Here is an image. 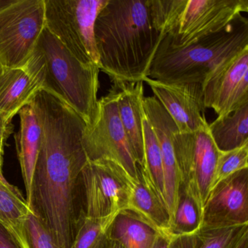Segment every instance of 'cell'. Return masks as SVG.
Returning <instances> with one entry per match:
<instances>
[{"label": "cell", "instance_id": "8fae6325", "mask_svg": "<svg viewBox=\"0 0 248 248\" xmlns=\"http://www.w3.org/2000/svg\"><path fill=\"white\" fill-rule=\"evenodd\" d=\"M206 108L223 117L248 104V47L202 84Z\"/></svg>", "mask_w": 248, "mask_h": 248}, {"label": "cell", "instance_id": "5bb4252c", "mask_svg": "<svg viewBox=\"0 0 248 248\" xmlns=\"http://www.w3.org/2000/svg\"><path fill=\"white\" fill-rule=\"evenodd\" d=\"M143 108L160 147L165 203L172 226L182 186L172 142L174 133L178 130L170 116L155 96H144Z\"/></svg>", "mask_w": 248, "mask_h": 248}, {"label": "cell", "instance_id": "836d02e7", "mask_svg": "<svg viewBox=\"0 0 248 248\" xmlns=\"http://www.w3.org/2000/svg\"><path fill=\"white\" fill-rule=\"evenodd\" d=\"M245 240H244V241H243V242H242V243H241V244H240V245H239V247H238V248H240L241 245H242V243H243V242H245Z\"/></svg>", "mask_w": 248, "mask_h": 248}, {"label": "cell", "instance_id": "ba28073f", "mask_svg": "<svg viewBox=\"0 0 248 248\" xmlns=\"http://www.w3.org/2000/svg\"><path fill=\"white\" fill-rule=\"evenodd\" d=\"M175 158L184 192L197 204L202 218L210 194L219 149L208 124L190 133L175 132L172 138Z\"/></svg>", "mask_w": 248, "mask_h": 248}, {"label": "cell", "instance_id": "44dd1931", "mask_svg": "<svg viewBox=\"0 0 248 248\" xmlns=\"http://www.w3.org/2000/svg\"><path fill=\"white\" fill-rule=\"evenodd\" d=\"M210 136L220 151H229L248 143V104L208 124Z\"/></svg>", "mask_w": 248, "mask_h": 248}, {"label": "cell", "instance_id": "ac0fdd59", "mask_svg": "<svg viewBox=\"0 0 248 248\" xmlns=\"http://www.w3.org/2000/svg\"><path fill=\"white\" fill-rule=\"evenodd\" d=\"M33 211L21 191L10 184L0 171V226L18 248H31L26 224Z\"/></svg>", "mask_w": 248, "mask_h": 248}, {"label": "cell", "instance_id": "4fadbf2b", "mask_svg": "<svg viewBox=\"0 0 248 248\" xmlns=\"http://www.w3.org/2000/svg\"><path fill=\"white\" fill-rule=\"evenodd\" d=\"M248 225V169L216 186L209 194L202 226L227 227Z\"/></svg>", "mask_w": 248, "mask_h": 248}, {"label": "cell", "instance_id": "7a4b0ae2", "mask_svg": "<svg viewBox=\"0 0 248 248\" xmlns=\"http://www.w3.org/2000/svg\"><path fill=\"white\" fill-rule=\"evenodd\" d=\"M99 69L112 82H143L160 40L146 0H108L94 25Z\"/></svg>", "mask_w": 248, "mask_h": 248}, {"label": "cell", "instance_id": "9a60e30c", "mask_svg": "<svg viewBox=\"0 0 248 248\" xmlns=\"http://www.w3.org/2000/svg\"><path fill=\"white\" fill-rule=\"evenodd\" d=\"M139 180L128 186L127 204L128 212L152 228L159 236H173L169 214L152 186L147 175L139 168Z\"/></svg>", "mask_w": 248, "mask_h": 248}, {"label": "cell", "instance_id": "52a82bcc", "mask_svg": "<svg viewBox=\"0 0 248 248\" xmlns=\"http://www.w3.org/2000/svg\"><path fill=\"white\" fill-rule=\"evenodd\" d=\"M46 27L45 0H11L0 7V62L24 67Z\"/></svg>", "mask_w": 248, "mask_h": 248}, {"label": "cell", "instance_id": "5b68a950", "mask_svg": "<svg viewBox=\"0 0 248 248\" xmlns=\"http://www.w3.org/2000/svg\"><path fill=\"white\" fill-rule=\"evenodd\" d=\"M108 0H45L46 27L79 62L99 68L94 25Z\"/></svg>", "mask_w": 248, "mask_h": 248}, {"label": "cell", "instance_id": "ffe728a7", "mask_svg": "<svg viewBox=\"0 0 248 248\" xmlns=\"http://www.w3.org/2000/svg\"><path fill=\"white\" fill-rule=\"evenodd\" d=\"M248 226H202L194 233L174 235L170 248H237L248 238Z\"/></svg>", "mask_w": 248, "mask_h": 248}, {"label": "cell", "instance_id": "484cf974", "mask_svg": "<svg viewBox=\"0 0 248 248\" xmlns=\"http://www.w3.org/2000/svg\"><path fill=\"white\" fill-rule=\"evenodd\" d=\"M245 169H248V143L232 150H219L210 191L221 181Z\"/></svg>", "mask_w": 248, "mask_h": 248}, {"label": "cell", "instance_id": "e0dca14e", "mask_svg": "<svg viewBox=\"0 0 248 248\" xmlns=\"http://www.w3.org/2000/svg\"><path fill=\"white\" fill-rule=\"evenodd\" d=\"M18 114L20 129L14 137L25 185L26 200L31 207L33 179L41 147L43 130L37 113L31 104L23 107Z\"/></svg>", "mask_w": 248, "mask_h": 248}, {"label": "cell", "instance_id": "9c48e42d", "mask_svg": "<svg viewBox=\"0 0 248 248\" xmlns=\"http://www.w3.org/2000/svg\"><path fill=\"white\" fill-rule=\"evenodd\" d=\"M80 182L87 217L114 220L125 210L128 186L133 184L115 164L88 161L81 172Z\"/></svg>", "mask_w": 248, "mask_h": 248}, {"label": "cell", "instance_id": "30bf717a", "mask_svg": "<svg viewBox=\"0 0 248 248\" xmlns=\"http://www.w3.org/2000/svg\"><path fill=\"white\" fill-rule=\"evenodd\" d=\"M248 12V0H186L175 32L165 35L187 46L220 32Z\"/></svg>", "mask_w": 248, "mask_h": 248}, {"label": "cell", "instance_id": "603a6c76", "mask_svg": "<svg viewBox=\"0 0 248 248\" xmlns=\"http://www.w3.org/2000/svg\"><path fill=\"white\" fill-rule=\"evenodd\" d=\"M143 133L145 165L144 168H139L147 175L154 189L165 206L162 154L157 138L144 111L143 117Z\"/></svg>", "mask_w": 248, "mask_h": 248}, {"label": "cell", "instance_id": "f1b7e54d", "mask_svg": "<svg viewBox=\"0 0 248 248\" xmlns=\"http://www.w3.org/2000/svg\"><path fill=\"white\" fill-rule=\"evenodd\" d=\"M12 120L11 117L0 111V171H2L5 142L11 136L14 129Z\"/></svg>", "mask_w": 248, "mask_h": 248}, {"label": "cell", "instance_id": "277c9868", "mask_svg": "<svg viewBox=\"0 0 248 248\" xmlns=\"http://www.w3.org/2000/svg\"><path fill=\"white\" fill-rule=\"evenodd\" d=\"M24 67L40 90L71 107L86 125L93 123L100 87L98 66L79 62L45 27Z\"/></svg>", "mask_w": 248, "mask_h": 248}, {"label": "cell", "instance_id": "1f68e13d", "mask_svg": "<svg viewBox=\"0 0 248 248\" xmlns=\"http://www.w3.org/2000/svg\"><path fill=\"white\" fill-rule=\"evenodd\" d=\"M239 248H248V239L242 243V245H241Z\"/></svg>", "mask_w": 248, "mask_h": 248}, {"label": "cell", "instance_id": "4dcf8cb0", "mask_svg": "<svg viewBox=\"0 0 248 248\" xmlns=\"http://www.w3.org/2000/svg\"><path fill=\"white\" fill-rule=\"evenodd\" d=\"M173 236L168 237V236H159L153 248H170L171 239Z\"/></svg>", "mask_w": 248, "mask_h": 248}, {"label": "cell", "instance_id": "4316f807", "mask_svg": "<svg viewBox=\"0 0 248 248\" xmlns=\"http://www.w3.org/2000/svg\"><path fill=\"white\" fill-rule=\"evenodd\" d=\"M202 223V218L197 204L181 187L179 202L172 223V233L182 235L194 233L201 227Z\"/></svg>", "mask_w": 248, "mask_h": 248}, {"label": "cell", "instance_id": "d4e9b609", "mask_svg": "<svg viewBox=\"0 0 248 248\" xmlns=\"http://www.w3.org/2000/svg\"><path fill=\"white\" fill-rule=\"evenodd\" d=\"M114 220H95L80 215L70 248H104Z\"/></svg>", "mask_w": 248, "mask_h": 248}, {"label": "cell", "instance_id": "d6a6232c", "mask_svg": "<svg viewBox=\"0 0 248 248\" xmlns=\"http://www.w3.org/2000/svg\"><path fill=\"white\" fill-rule=\"evenodd\" d=\"M3 68V66H2V63H1V62H0V70Z\"/></svg>", "mask_w": 248, "mask_h": 248}, {"label": "cell", "instance_id": "2e32d148", "mask_svg": "<svg viewBox=\"0 0 248 248\" xmlns=\"http://www.w3.org/2000/svg\"><path fill=\"white\" fill-rule=\"evenodd\" d=\"M117 87L119 115L138 165L144 168L143 133V82H114Z\"/></svg>", "mask_w": 248, "mask_h": 248}, {"label": "cell", "instance_id": "3957f363", "mask_svg": "<svg viewBox=\"0 0 248 248\" xmlns=\"http://www.w3.org/2000/svg\"><path fill=\"white\" fill-rule=\"evenodd\" d=\"M248 47V20L242 16L220 32L187 46L161 35L148 78L169 83L202 85Z\"/></svg>", "mask_w": 248, "mask_h": 248}, {"label": "cell", "instance_id": "7c38bea8", "mask_svg": "<svg viewBox=\"0 0 248 248\" xmlns=\"http://www.w3.org/2000/svg\"><path fill=\"white\" fill-rule=\"evenodd\" d=\"M143 82L150 87L180 133L196 131L208 124L202 84L169 83L148 77Z\"/></svg>", "mask_w": 248, "mask_h": 248}, {"label": "cell", "instance_id": "7402d4cb", "mask_svg": "<svg viewBox=\"0 0 248 248\" xmlns=\"http://www.w3.org/2000/svg\"><path fill=\"white\" fill-rule=\"evenodd\" d=\"M159 235L128 212H122L114 220L108 239L123 248H153Z\"/></svg>", "mask_w": 248, "mask_h": 248}, {"label": "cell", "instance_id": "8992f818", "mask_svg": "<svg viewBox=\"0 0 248 248\" xmlns=\"http://www.w3.org/2000/svg\"><path fill=\"white\" fill-rule=\"evenodd\" d=\"M117 97V88L113 84L108 94L98 101L95 120L84 130L82 146L88 161L112 162L135 184L139 180V165L120 120Z\"/></svg>", "mask_w": 248, "mask_h": 248}, {"label": "cell", "instance_id": "6da1fadb", "mask_svg": "<svg viewBox=\"0 0 248 248\" xmlns=\"http://www.w3.org/2000/svg\"><path fill=\"white\" fill-rule=\"evenodd\" d=\"M32 107L43 139L33 179L31 208L59 247L70 248L79 217L77 191L88 161L82 143L86 123L51 94L37 95Z\"/></svg>", "mask_w": 248, "mask_h": 248}, {"label": "cell", "instance_id": "f546056e", "mask_svg": "<svg viewBox=\"0 0 248 248\" xmlns=\"http://www.w3.org/2000/svg\"><path fill=\"white\" fill-rule=\"evenodd\" d=\"M0 248H18L3 228L0 226Z\"/></svg>", "mask_w": 248, "mask_h": 248}, {"label": "cell", "instance_id": "cb8c5ba5", "mask_svg": "<svg viewBox=\"0 0 248 248\" xmlns=\"http://www.w3.org/2000/svg\"><path fill=\"white\" fill-rule=\"evenodd\" d=\"M186 0H146L152 25L160 35L175 32Z\"/></svg>", "mask_w": 248, "mask_h": 248}, {"label": "cell", "instance_id": "83f0119b", "mask_svg": "<svg viewBox=\"0 0 248 248\" xmlns=\"http://www.w3.org/2000/svg\"><path fill=\"white\" fill-rule=\"evenodd\" d=\"M27 233L31 248H61L42 219L31 212L27 220Z\"/></svg>", "mask_w": 248, "mask_h": 248}, {"label": "cell", "instance_id": "d6986e66", "mask_svg": "<svg viewBox=\"0 0 248 248\" xmlns=\"http://www.w3.org/2000/svg\"><path fill=\"white\" fill-rule=\"evenodd\" d=\"M40 88L26 68H2L0 70V111L14 118L30 104Z\"/></svg>", "mask_w": 248, "mask_h": 248}]
</instances>
